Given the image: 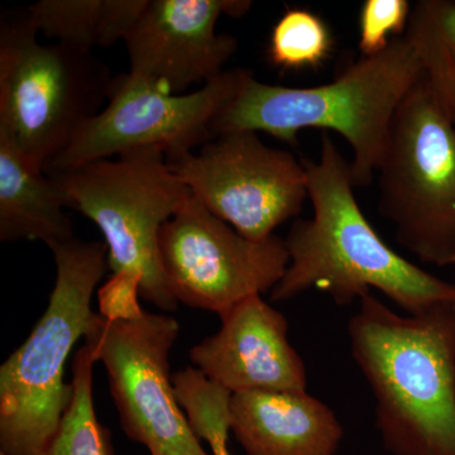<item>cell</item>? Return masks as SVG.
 Segmentation results:
<instances>
[{
    "label": "cell",
    "instance_id": "cell-23",
    "mask_svg": "<svg viewBox=\"0 0 455 455\" xmlns=\"http://www.w3.org/2000/svg\"><path fill=\"white\" fill-rule=\"evenodd\" d=\"M0 455H5V454L0 453Z\"/></svg>",
    "mask_w": 455,
    "mask_h": 455
},
{
    "label": "cell",
    "instance_id": "cell-12",
    "mask_svg": "<svg viewBox=\"0 0 455 455\" xmlns=\"http://www.w3.org/2000/svg\"><path fill=\"white\" fill-rule=\"evenodd\" d=\"M250 0H148L124 44L131 73L180 94L217 79L238 42L217 33L220 18L243 17Z\"/></svg>",
    "mask_w": 455,
    "mask_h": 455
},
{
    "label": "cell",
    "instance_id": "cell-15",
    "mask_svg": "<svg viewBox=\"0 0 455 455\" xmlns=\"http://www.w3.org/2000/svg\"><path fill=\"white\" fill-rule=\"evenodd\" d=\"M64 191L46 171L0 139V241H41L52 247L75 238Z\"/></svg>",
    "mask_w": 455,
    "mask_h": 455
},
{
    "label": "cell",
    "instance_id": "cell-1",
    "mask_svg": "<svg viewBox=\"0 0 455 455\" xmlns=\"http://www.w3.org/2000/svg\"><path fill=\"white\" fill-rule=\"evenodd\" d=\"M301 160L314 214L293 221L284 239L290 263L272 301L316 289L347 307L377 290L407 315L454 307L455 283L403 259L377 235L358 205L350 164L326 132L319 160Z\"/></svg>",
    "mask_w": 455,
    "mask_h": 455
},
{
    "label": "cell",
    "instance_id": "cell-14",
    "mask_svg": "<svg viewBox=\"0 0 455 455\" xmlns=\"http://www.w3.org/2000/svg\"><path fill=\"white\" fill-rule=\"evenodd\" d=\"M230 430L247 455H335L343 427L307 392L232 395Z\"/></svg>",
    "mask_w": 455,
    "mask_h": 455
},
{
    "label": "cell",
    "instance_id": "cell-20",
    "mask_svg": "<svg viewBox=\"0 0 455 455\" xmlns=\"http://www.w3.org/2000/svg\"><path fill=\"white\" fill-rule=\"evenodd\" d=\"M172 383L179 405L187 412L188 424L197 438L206 440L209 445L228 442L232 431V395L194 367L173 374Z\"/></svg>",
    "mask_w": 455,
    "mask_h": 455
},
{
    "label": "cell",
    "instance_id": "cell-16",
    "mask_svg": "<svg viewBox=\"0 0 455 455\" xmlns=\"http://www.w3.org/2000/svg\"><path fill=\"white\" fill-rule=\"evenodd\" d=\"M148 0H41L27 8L38 32L92 51L124 42Z\"/></svg>",
    "mask_w": 455,
    "mask_h": 455
},
{
    "label": "cell",
    "instance_id": "cell-19",
    "mask_svg": "<svg viewBox=\"0 0 455 455\" xmlns=\"http://www.w3.org/2000/svg\"><path fill=\"white\" fill-rule=\"evenodd\" d=\"M334 47L328 23L307 8H287L272 28L267 60L283 71L320 68Z\"/></svg>",
    "mask_w": 455,
    "mask_h": 455
},
{
    "label": "cell",
    "instance_id": "cell-2",
    "mask_svg": "<svg viewBox=\"0 0 455 455\" xmlns=\"http://www.w3.org/2000/svg\"><path fill=\"white\" fill-rule=\"evenodd\" d=\"M348 335L385 448L394 455H455V305L401 315L368 293Z\"/></svg>",
    "mask_w": 455,
    "mask_h": 455
},
{
    "label": "cell",
    "instance_id": "cell-22",
    "mask_svg": "<svg viewBox=\"0 0 455 455\" xmlns=\"http://www.w3.org/2000/svg\"><path fill=\"white\" fill-rule=\"evenodd\" d=\"M212 455H230L228 451L227 443L220 442L211 445Z\"/></svg>",
    "mask_w": 455,
    "mask_h": 455
},
{
    "label": "cell",
    "instance_id": "cell-17",
    "mask_svg": "<svg viewBox=\"0 0 455 455\" xmlns=\"http://www.w3.org/2000/svg\"><path fill=\"white\" fill-rule=\"evenodd\" d=\"M405 35L418 50L436 100L455 123V2L416 3Z\"/></svg>",
    "mask_w": 455,
    "mask_h": 455
},
{
    "label": "cell",
    "instance_id": "cell-4",
    "mask_svg": "<svg viewBox=\"0 0 455 455\" xmlns=\"http://www.w3.org/2000/svg\"><path fill=\"white\" fill-rule=\"evenodd\" d=\"M56 281L47 309L0 367V453L41 455L73 398L65 382L71 350L85 338L92 299L109 268L107 244L73 238L51 247Z\"/></svg>",
    "mask_w": 455,
    "mask_h": 455
},
{
    "label": "cell",
    "instance_id": "cell-10",
    "mask_svg": "<svg viewBox=\"0 0 455 455\" xmlns=\"http://www.w3.org/2000/svg\"><path fill=\"white\" fill-rule=\"evenodd\" d=\"M167 163L206 209L253 241L298 217L309 197L302 160L266 145L256 132L220 134Z\"/></svg>",
    "mask_w": 455,
    "mask_h": 455
},
{
    "label": "cell",
    "instance_id": "cell-5",
    "mask_svg": "<svg viewBox=\"0 0 455 455\" xmlns=\"http://www.w3.org/2000/svg\"><path fill=\"white\" fill-rule=\"evenodd\" d=\"M37 33L27 8L0 18V139L46 171L101 112L114 76L92 51Z\"/></svg>",
    "mask_w": 455,
    "mask_h": 455
},
{
    "label": "cell",
    "instance_id": "cell-21",
    "mask_svg": "<svg viewBox=\"0 0 455 455\" xmlns=\"http://www.w3.org/2000/svg\"><path fill=\"white\" fill-rule=\"evenodd\" d=\"M412 5L407 0H366L359 12L358 47L362 56H373L405 35Z\"/></svg>",
    "mask_w": 455,
    "mask_h": 455
},
{
    "label": "cell",
    "instance_id": "cell-7",
    "mask_svg": "<svg viewBox=\"0 0 455 455\" xmlns=\"http://www.w3.org/2000/svg\"><path fill=\"white\" fill-rule=\"evenodd\" d=\"M68 208L94 221L106 238L113 276L139 281L140 293L158 309L178 301L161 265V229L193 196L161 151H136L51 173Z\"/></svg>",
    "mask_w": 455,
    "mask_h": 455
},
{
    "label": "cell",
    "instance_id": "cell-9",
    "mask_svg": "<svg viewBox=\"0 0 455 455\" xmlns=\"http://www.w3.org/2000/svg\"><path fill=\"white\" fill-rule=\"evenodd\" d=\"M243 68L226 70L188 94H171L139 75L114 76L108 104L77 132L47 175L136 151L166 158L193 152L214 140L215 119L235 97Z\"/></svg>",
    "mask_w": 455,
    "mask_h": 455
},
{
    "label": "cell",
    "instance_id": "cell-18",
    "mask_svg": "<svg viewBox=\"0 0 455 455\" xmlns=\"http://www.w3.org/2000/svg\"><path fill=\"white\" fill-rule=\"evenodd\" d=\"M92 349L83 346L73 368V398L56 435L41 455H112L109 431L99 423L92 401Z\"/></svg>",
    "mask_w": 455,
    "mask_h": 455
},
{
    "label": "cell",
    "instance_id": "cell-13",
    "mask_svg": "<svg viewBox=\"0 0 455 455\" xmlns=\"http://www.w3.org/2000/svg\"><path fill=\"white\" fill-rule=\"evenodd\" d=\"M220 316V331L190 350L194 366L211 381L230 395L307 391V368L283 314L253 295Z\"/></svg>",
    "mask_w": 455,
    "mask_h": 455
},
{
    "label": "cell",
    "instance_id": "cell-3",
    "mask_svg": "<svg viewBox=\"0 0 455 455\" xmlns=\"http://www.w3.org/2000/svg\"><path fill=\"white\" fill-rule=\"evenodd\" d=\"M423 74L418 50L406 35L377 55L362 56L333 82L310 88L271 85L245 71L212 133L215 139L230 132H263L293 146L301 131H333L352 147L353 184L367 188L377 175L398 108Z\"/></svg>",
    "mask_w": 455,
    "mask_h": 455
},
{
    "label": "cell",
    "instance_id": "cell-6",
    "mask_svg": "<svg viewBox=\"0 0 455 455\" xmlns=\"http://www.w3.org/2000/svg\"><path fill=\"white\" fill-rule=\"evenodd\" d=\"M140 295L139 284L112 276L99 291L100 314L85 335L106 367L123 430L151 455H209L182 414L170 377L179 322L147 313Z\"/></svg>",
    "mask_w": 455,
    "mask_h": 455
},
{
    "label": "cell",
    "instance_id": "cell-8",
    "mask_svg": "<svg viewBox=\"0 0 455 455\" xmlns=\"http://www.w3.org/2000/svg\"><path fill=\"white\" fill-rule=\"evenodd\" d=\"M377 175L398 243L427 265H455V123L424 74L398 108Z\"/></svg>",
    "mask_w": 455,
    "mask_h": 455
},
{
    "label": "cell",
    "instance_id": "cell-11",
    "mask_svg": "<svg viewBox=\"0 0 455 455\" xmlns=\"http://www.w3.org/2000/svg\"><path fill=\"white\" fill-rule=\"evenodd\" d=\"M158 247L175 300L218 315L272 291L290 263L284 239L245 238L194 196L164 224Z\"/></svg>",
    "mask_w": 455,
    "mask_h": 455
}]
</instances>
